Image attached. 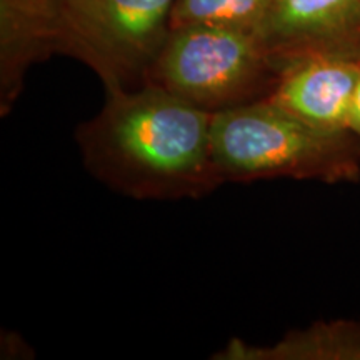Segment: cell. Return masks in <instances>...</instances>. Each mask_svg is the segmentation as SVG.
<instances>
[{"instance_id":"cell-8","label":"cell","mask_w":360,"mask_h":360,"mask_svg":"<svg viewBox=\"0 0 360 360\" xmlns=\"http://www.w3.org/2000/svg\"><path fill=\"white\" fill-rule=\"evenodd\" d=\"M219 360H360V322L322 321L294 328L270 345L232 339L212 355Z\"/></svg>"},{"instance_id":"cell-6","label":"cell","mask_w":360,"mask_h":360,"mask_svg":"<svg viewBox=\"0 0 360 360\" xmlns=\"http://www.w3.org/2000/svg\"><path fill=\"white\" fill-rule=\"evenodd\" d=\"M359 77L360 64L355 62L302 58L282 67L269 101L314 127L342 132L349 130Z\"/></svg>"},{"instance_id":"cell-2","label":"cell","mask_w":360,"mask_h":360,"mask_svg":"<svg viewBox=\"0 0 360 360\" xmlns=\"http://www.w3.org/2000/svg\"><path fill=\"white\" fill-rule=\"evenodd\" d=\"M212 152L224 184L360 179V141L350 130L317 129L269 98L214 114Z\"/></svg>"},{"instance_id":"cell-7","label":"cell","mask_w":360,"mask_h":360,"mask_svg":"<svg viewBox=\"0 0 360 360\" xmlns=\"http://www.w3.org/2000/svg\"><path fill=\"white\" fill-rule=\"evenodd\" d=\"M52 56L51 0H0V115L19 101L30 67Z\"/></svg>"},{"instance_id":"cell-4","label":"cell","mask_w":360,"mask_h":360,"mask_svg":"<svg viewBox=\"0 0 360 360\" xmlns=\"http://www.w3.org/2000/svg\"><path fill=\"white\" fill-rule=\"evenodd\" d=\"M175 0H51L57 56L87 65L105 92L143 85Z\"/></svg>"},{"instance_id":"cell-9","label":"cell","mask_w":360,"mask_h":360,"mask_svg":"<svg viewBox=\"0 0 360 360\" xmlns=\"http://www.w3.org/2000/svg\"><path fill=\"white\" fill-rule=\"evenodd\" d=\"M270 0H175L170 29L187 25H214L257 30Z\"/></svg>"},{"instance_id":"cell-3","label":"cell","mask_w":360,"mask_h":360,"mask_svg":"<svg viewBox=\"0 0 360 360\" xmlns=\"http://www.w3.org/2000/svg\"><path fill=\"white\" fill-rule=\"evenodd\" d=\"M278 75L254 32L187 25L170 29L143 84L214 115L269 98Z\"/></svg>"},{"instance_id":"cell-10","label":"cell","mask_w":360,"mask_h":360,"mask_svg":"<svg viewBox=\"0 0 360 360\" xmlns=\"http://www.w3.org/2000/svg\"><path fill=\"white\" fill-rule=\"evenodd\" d=\"M349 130L360 141V77L355 87V94L352 98V107H350L349 117Z\"/></svg>"},{"instance_id":"cell-5","label":"cell","mask_w":360,"mask_h":360,"mask_svg":"<svg viewBox=\"0 0 360 360\" xmlns=\"http://www.w3.org/2000/svg\"><path fill=\"white\" fill-rule=\"evenodd\" d=\"M255 35L278 70L310 57L360 64V0H270Z\"/></svg>"},{"instance_id":"cell-1","label":"cell","mask_w":360,"mask_h":360,"mask_svg":"<svg viewBox=\"0 0 360 360\" xmlns=\"http://www.w3.org/2000/svg\"><path fill=\"white\" fill-rule=\"evenodd\" d=\"M75 141L85 169L130 199H199L224 184L212 152V114L154 85L107 92Z\"/></svg>"}]
</instances>
